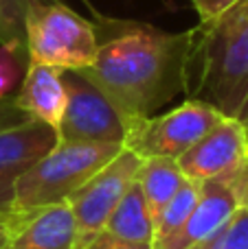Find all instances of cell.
Segmentation results:
<instances>
[{"label":"cell","instance_id":"6da1fadb","mask_svg":"<svg viewBox=\"0 0 248 249\" xmlns=\"http://www.w3.org/2000/svg\"><path fill=\"white\" fill-rule=\"evenodd\" d=\"M95 24L97 57L79 72L112 101L127 127L183 92L191 29L169 33L143 22L103 18Z\"/></svg>","mask_w":248,"mask_h":249},{"label":"cell","instance_id":"7a4b0ae2","mask_svg":"<svg viewBox=\"0 0 248 249\" xmlns=\"http://www.w3.org/2000/svg\"><path fill=\"white\" fill-rule=\"evenodd\" d=\"M183 92L248 129V0L191 29Z\"/></svg>","mask_w":248,"mask_h":249},{"label":"cell","instance_id":"3957f363","mask_svg":"<svg viewBox=\"0 0 248 249\" xmlns=\"http://www.w3.org/2000/svg\"><path fill=\"white\" fill-rule=\"evenodd\" d=\"M123 144L114 142H57L46 155L13 181V212H33L66 203Z\"/></svg>","mask_w":248,"mask_h":249},{"label":"cell","instance_id":"277c9868","mask_svg":"<svg viewBox=\"0 0 248 249\" xmlns=\"http://www.w3.org/2000/svg\"><path fill=\"white\" fill-rule=\"evenodd\" d=\"M22 26L31 64L82 70L95 61L99 48L97 24L57 0H24Z\"/></svg>","mask_w":248,"mask_h":249},{"label":"cell","instance_id":"5b68a950","mask_svg":"<svg viewBox=\"0 0 248 249\" xmlns=\"http://www.w3.org/2000/svg\"><path fill=\"white\" fill-rule=\"evenodd\" d=\"M222 118V114L209 103L187 99L178 107L163 114L139 118L127 127L123 146L134 151L141 160L169 158L178 160L191 149L205 133H209Z\"/></svg>","mask_w":248,"mask_h":249},{"label":"cell","instance_id":"8992f818","mask_svg":"<svg viewBox=\"0 0 248 249\" xmlns=\"http://www.w3.org/2000/svg\"><path fill=\"white\" fill-rule=\"evenodd\" d=\"M141 162L143 160L134 151L123 146L101 171L68 197L66 203L75 221V249H83L103 232L112 210L136 179Z\"/></svg>","mask_w":248,"mask_h":249},{"label":"cell","instance_id":"52a82bcc","mask_svg":"<svg viewBox=\"0 0 248 249\" xmlns=\"http://www.w3.org/2000/svg\"><path fill=\"white\" fill-rule=\"evenodd\" d=\"M62 81L66 109L57 124V142H125V118L95 83L79 70H62Z\"/></svg>","mask_w":248,"mask_h":249},{"label":"cell","instance_id":"ba28073f","mask_svg":"<svg viewBox=\"0 0 248 249\" xmlns=\"http://www.w3.org/2000/svg\"><path fill=\"white\" fill-rule=\"evenodd\" d=\"M248 168L200 181V195L185 225L154 249H196L224 228L240 208L246 206Z\"/></svg>","mask_w":248,"mask_h":249},{"label":"cell","instance_id":"9c48e42d","mask_svg":"<svg viewBox=\"0 0 248 249\" xmlns=\"http://www.w3.org/2000/svg\"><path fill=\"white\" fill-rule=\"evenodd\" d=\"M176 162L183 175L193 181L248 168V129L240 121L222 118Z\"/></svg>","mask_w":248,"mask_h":249},{"label":"cell","instance_id":"30bf717a","mask_svg":"<svg viewBox=\"0 0 248 249\" xmlns=\"http://www.w3.org/2000/svg\"><path fill=\"white\" fill-rule=\"evenodd\" d=\"M0 249H75V221L68 203L18 212L11 234Z\"/></svg>","mask_w":248,"mask_h":249},{"label":"cell","instance_id":"8fae6325","mask_svg":"<svg viewBox=\"0 0 248 249\" xmlns=\"http://www.w3.org/2000/svg\"><path fill=\"white\" fill-rule=\"evenodd\" d=\"M13 101L29 118L57 129L66 109V88L62 81V70L29 61L24 79L20 83V92L13 96Z\"/></svg>","mask_w":248,"mask_h":249},{"label":"cell","instance_id":"7c38bea8","mask_svg":"<svg viewBox=\"0 0 248 249\" xmlns=\"http://www.w3.org/2000/svg\"><path fill=\"white\" fill-rule=\"evenodd\" d=\"M57 144V129L26 121L0 131V175L18 177Z\"/></svg>","mask_w":248,"mask_h":249},{"label":"cell","instance_id":"4fadbf2b","mask_svg":"<svg viewBox=\"0 0 248 249\" xmlns=\"http://www.w3.org/2000/svg\"><path fill=\"white\" fill-rule=\"evenodd\" d=\"M103 232L125 243H145V245L154 243V216L136 179L112 210Z\"/></svg>","mask_w":248,"mask_h":249},{"label":"cell","instance_id":"5bb4252c","mask_svg":"<svg viewBox=\"0 0 248 249\" xmlns=\"http://www.w3.org/2000/svg\"><path fill=\"white\" fill-rule=\"evenodd\" d=\"M187 177L183 175L178 162L169 158H147L141 162V168L136 173L143 197L147 201V208L152 212L154 221L161 214V210L169 203V199L178 193L183 181Z\"/></svg>","mask_w":248,"mask_h":249},{"label":"cell","instance_id":"9a60e30c","mask_svg":"<svg viewBox=\"0 0 248 249\" xmlns=\"http://www.w3.org/2000/svg\"><path fill=\"white\" fill-rule=\"evenodd\" d=\"M198 195H200V181L185 179L183 186L178 188V193L169 199V203L163 208L161 214L154 221V243L152 245L169 238L171 234H176L183 228L187 216L191 214L193 206H196Z\"/></svg>","mask_w":248,"mask_h":249},{"label":"cell","instance_id":"2e32d148","mask_svg":"<svg viewBox=\"0 0 248 249\" xmlns=\"http://www.w3.org/2000/svg\"><path fill=\"white\" fill-rule=\"evenodd\" d=\"M29 55L24 37H13L0 44V99L11 96L16 86L24 79Z\"/></svg>","mask_w":248,"mask_h":249},{"label":"cell","instance_id":"e0dca14e","mask_svg":"<svg viewBox=\"0 0 248 249\" xmlns=\"http://www.w3.org/2000/svg\"><path fill=\"white\" fill-rule=\"evenodd\" d=\"M196 249H248V206L240 208L218 234Z\"/></svg>","mask_w":248,"mask_h":249},{"label":"cell","instance_id":"ac0fdd59","mask_svg":"<svg viewBox=\"0 0 248 249\" xmlns=\"http://www.w3.org/2000/svg\"><path fill=\"white\" fill-rule=\"evenodd\" d=\"M18 9H20V4L16 0H0V31H2L4 39L22 37L20 22H18Z\"/></svg>","mask_w":248,"mask_h":249},{"label":"cell","instance_id":"d6986e66","mask_svg":"<svg viewBox=\"0 0 248 249\" xmlns=\"http://www.w3.org/2000/svg\"><path fill=\"white\" fill-rule=\"evenodd\" d=\"M26 121H33V118H29L20 107H18L13 96L0 99V131H2V129L18 127V124H22Z\"/></svg>","mask_w":248,"mask_h":249},{"label":"cell","instance_id":"ffe728a7","mask_svg":"<svg viewBox=\"0 0 248 249\" xmlns=\"http://www.w3.org/2000/svg\"><path fill=\"white\" fill-rule=\"evenodd\" d=\"M83 249H154V245H145V243H125L117 241V238L108 236L105 232H101L95 241H90Z\"/></svg>","mask_w":248,"mask_h":249},{"label":"cell","instance_id":"44dd1931","mask_svg":"<svg viewBox=\"0 0 248 249\" xmlns=\"http://www.w3.org/2000/svg\"><path fill=\"white\" fill-rule=\"evenodd\" d=\"M237 0H202L200 4H196V11H198V16H200V22H205V20H209V18H213V16H218V13H222L224 9H228L231 4H235Z\"/></svg>","mask_w":248,"mask_h":249},{"label":"cell","instance_id":"7402d4cb","mask_svg":"<svg viewBox=\"0 0 248 249\" xmlns=\"http://www.w3.org/2000/svg\"><path fill=\"white\" fill-rule=\"evenodd\" d=\"M13 181L16 177L0 175V216L13 212Z\"/></svg>","mask_w":248,"mask_h":249},{"label":"cell","instance_id":"603a6c76","mask_svg":"<svg viewBox=\"0 0 248 249\" xmlns=\"http://www.w3.org/2000/svg\"><path fill=\"white\" fill-rule=\"evenodd\" d=\"M16 219H18V212H16ZM16 219H13V223H16ZM13 223L9 225V228H4V230H0V247L7 243V238H9V234H11V228H13Z\"/></svg>","mask_w":248,"mask_h":249},{"label":"cell","instance_id":"cb8c5ba5","mask_svg":"<svg viewBox=\"0 0 248 249\" xmlns=\"http://www.w3.org/2000/svg\"><path fill=\"white\" fill-rule=\"evenodd\" d=\"M13 219H16V212H11V214H4V216H0V230L9 228V225L13 223Z\"/></svg>","mask_w":248,"mask_h":249},{"label":"cell","instance_id":"d4e9b609","mask_svg":"<svg viewBox=\"0 0 248 249\" xmlns=\"http://www.w3.org/2000/svg\"><path fill=\"white\" fill-rule=\"evenodd\" d=\"M189 2H191V4H193V7H196V4H200V2H202V0H189Z\"/></svg>","mask_w":248,"mask_h":249},{"label":"cell","instance_id":"484cf974","mask_svg":"<svg viewBox=\"0 0 248 249\" xmlns=\"http://www.w3.org/2000/svg\"><path fill=\"white\" fill-rule=\"evenodd\" d=\"M2 42H7V39H4V35H2V31H0V44Z\"/></svg>","mask_w":248,"mask_h":249},{"label":"cell","instance_id":"4316f807","mask_svg":"<svg viewBox=\"0 0 248 249\" xmlns=\"http://www.w3.org/2000/svg\"><path fill=\"white\" fill-rule=\"evenodd\" d=\"M246 206H248V188H246Z\"/></svg>","mask_w":248,"mask_h":249},{"label":"cell","instance_id":"83f0119b","mask_svg":"<svg viewBox=\"0 0 248 249\" xmlns=\"http://www.w3.org/2000/svg\"><path fill=\"white\" fill-rule=\"evenodd\" d=\"M16 2H18V0H16Z\"/></svg>","mask_w":248,"mask_h":249}]
</instances>
